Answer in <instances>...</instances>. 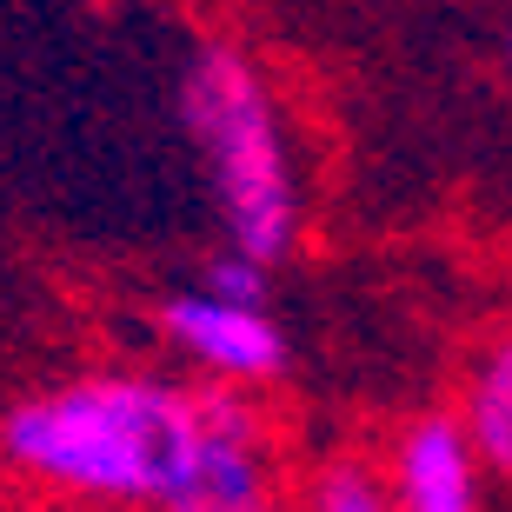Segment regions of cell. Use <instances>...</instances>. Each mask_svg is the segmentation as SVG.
I'll return each mask as SVG.
<instances>
[{"label":"cell","instance_id":"cell-1","mask_svg":"<svg viewBox=\"0 0 512 512\" xmlns=\"http://www.w3.org/2000/svg\"><path fill=\"white\" fill-rule=\"evenodd\" d=\"M247 426L253 406L227 386L100 373V380H74L20 406L7 419V453L67 493L180 512Z\"/></svg>","mask_w":512,"mask_h":512},{"label":"cell","instance_id":"cell-2","mask_svg":"<svg viewBox=\"0 0 512 512\" xmlns=\"http://www.w3.org/2000/svg\"><path fill=\"white\" fill-rule=\"evenodd\" d=\"M180 120H187V140L200 147L227 247L253 253L260 266H280L300 247L306 200L286 114L266 74L240 47H220V40L193 47V60L180 67Z\"/></svg>","mask_w":512,"mask_h":512},{"label":"cell","instance_id":"cell-3","mask_svg":"<svg viewBox=\"0 0 512 512\" xmlns=\"http://www.w3.org/2000/svg\"><path fill=\"white\" fill-rule=\"evenodd\" d=\"M160 333L227 386H266L286 373V333L266 313V300H233V293L193 286L160 306Z\"/></svg>","mask_w":512,"mask_h":512},{"label":"cell","instance_id":"cell-4","mask_svg":"<svg viewBox=\"0 0 512 512\" xmlns=\"http://www.w3.org/2000/svg\"><path fill=\"white\" fill-rule=\"evenodd\" d=\"M393 512H479L486 499V459L459 413H419L393 439L386 459Z\"/></svg>","mask_w":512,"mask_h":512},{"label":"cell","instance_id":"cell-5","mask_svg":"<svg viewBox=\"0 0 512 512\" xmlns=\"http://www.w3.org/2000/svg\"><path fill=\"white\" fill-rule=\"evenodd\" d=\"M459 419L473 433L486 473L512 486V333H499L479 366L466 373V399H459Z\"/></svg>","mask_w":512,"mask_h":512},{"label":"cell","instance_id":"cell-6","mask_svg":"<svg viewBox=\"0 0 512 512\" xmlns=\"http://www.w3.org/2000/svg\"><path fill=\"white\" fill-rule=\"evenodd\" d=\"M313 512H393V493H386V479L360 459H340V466H326L313 479Z\"/></svg>","mask_w":512,"mask_h":512},{"label":"cell","instance_id":"cell-7","mask_svg":"<svg viewBox=\"0 0 512 512\" xmlns=\"http://www.w3.org/2000/svg\"><path fill=\"white\" fill-rule=\"evenodd\" d=\"M207 286H213V293H233V300H266V266L253 260V253L227 247L220 260L207 266Z\"/></svg>","mask_w":512,"mask_h":512}]
</instances>
